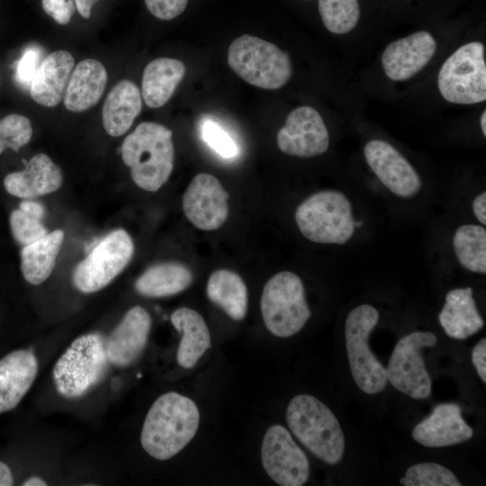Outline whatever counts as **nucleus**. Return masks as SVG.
<instances>
[{
    "mask_svg": "<svg viewBox=\"0 0 486 486\" xmlns=\"http://www.w3.org/2000/svg\"><path fill=\"white\" fill-rule=\"evenodd\" d=\"M199 422L200 413L194 400L174 392L162 394L147 413L141 446L153 458L168 460L194 438Z\"/></svg>",
    "mask_w": 486,
    "mask_h": 486,
    "instance_id": "nucleus-1",
    "label": "nucleus"
},
{
    "mask_svg": "<svg viewBox=\"0 0 486 486\" xmlns=\"http://www.w3.org/2000/svg\"><path fill=\"white\" fill-rule=\"evenodd\" d=\"M172 135L162 124L143 122L124 139L122 158L140 188L155 192L168 180L175 158Z\"/></svg>",
    "mask_w": 486,
    "mask_h": 486,
    "instance_id": "nucleus-2",
    "label": "nucleus"
},
{
    "mask_svg": "<svg viewBox=\"0 0 486 486\" xmlns=\"http://www.w3.org/2000/svg\"><path fill=\"white\" fill-rule=\"evenodd\" d=\"M286 422L299 441L320 461L334 465L344 454L345 436L333 412L310 394L293 397L286 410Z\"/></svg>",
    "mask_w": 486,
    "mask_h": 486,
    "instance_id": "nucleus-3",
    "label": "nucleus"
},
{
    "mask_svg": "<svg viewBox=\"0 0 486 486\" xmlns=\"http://www.w3.org/2000/svg\"><path fill=\"white\" fill-rule=\"evenodd\" d=\"M109 364L103 336L82 335L70 344L53 367L56 390L67 399L81 398L104 378Z\"/></svg>",
    "mask_w": 486,
    "mask_h": 486,
    "instance_id": "nucleus-4",
    "label": "nucleus"
},
{
    "mask_svg": "<svg viewBox=\"0 0 486 486\" xmlns=\"http://www.w3.org/2000/svg\"><path fill=\"white\" fill-rule=\"evenodd\" d=\"M228 64L247 83L266 90L283 87L292 73L287 53L249 34H243L230 43Z\"/></svg>",
    "mask_w": 486,
    "mask_h": 486,
    "instance_id": "nucleus-5",
    "label": "nucleus"
},
{
    "mask_svg": "<svg viewBox=\"0 0 486 486\" xmlns=\"http://www.w3.org/2000/svg\"><path fill=\"white\" fill-rule=\"evenodd\" d=\"M294 217L302 234L315 243L344 245L356 230L351 202L338 191L311 194L298 206Z\"/></svg>",
    "mask_w": 486,
    "mask_h": 486,
    "instance_id": "nucleus-6",
    "label": "nucleus"
},
{
    "mask_svg": "<svg viewBox=\"0 0 486 486\" xmlns=\"http://www.w3.org/2000/svg\"><path fill=\"white\" fill-rule=\"evenodd\" d=\"M260 308L266 328L278 338L298 333L311 315L302 281L290 271L279 272L267 281Z\"/></svg>",
    "mask_w": 486,
    "mask_h": 486,
    "instance_id": "nucleus-7",
    "label": "nucleus"
},
{
    "mask_svg": "<svg viewBox=\"0 0 486 486\" xmlns=\"http://www.w3.org/2000/svg\"><path fill=\"white\" fill-rule=\"evenodd\" d=\"M441 96L455 104L486 100L485 48L473 40L458 47L442 64L437 75Z\"/></svg>",
    "mask_w": 486,
    "mask_h": 486,
    "instance_id": "nucleus-8",
    "label": "nucleus"
},
{
    "mask_svg": "<svg viewBox=\"0 0 486 486\" xmlns=\"http://www.w3.org/2000/svg\"><path fill=\"white\" fill-rule=\"evenodd\" d=\"M379 320L377 310L369 304L354 308L345 322V342L352 377L367 394L383 391L387 384L385 367L370 350L368 338Z\"/></svg>",
    "mask_w": 486,
    "mask_h": 486,
    "instance_id": "nucleus-9",
    "label": "nucleus"
},
{
    "mask_svg": "<svg viewBox=\"0 0 486 486\" xmlns=\"http://www.w3.org/2000/svg\"><path fill=\"white\" fill-rule=\"evenodd\" d=\"M134 253L130 236L122 229L102 238L75 268L73 283L84 293L107 286L128 266Z\"/></svg>",
    "mask_w": 486,
    "mask_h": 486,
    "instance_id": "nucleus-10",
    "label": "nucleus"
},
{
    "mask_svg": "<svg viewBox=\"0 0 486 486\" xmlns=\"http://www.w3.org/2000/svg\"><path fill=\"white\" fill-rule=\"evenodd\" d=\"M436 341V335L428 331H415L401 338L385 368L387 381L412 399H428L431 395L432 382L421 351L434 346Z\"/></svg>",
    "mask_w": 486,
    "mask_h": 486,
    "instance_id": "nucleus-11",
    "label": "nucleus"
},
{
    "mask_svg": "<svg viewBox=\"0 0 486 486\" xmlns=\"http://www.w3.org/2000/svg\"><path fill=\"white\" fill-rule=\"evenodd\" d=\"M261 461L267 475L281 486H302L309 479L306 454L281 425L266 430L261 446Z\"/></svg>",
    "mask_w": 486,
    "mask_h": 486,
    "instance_id": "nucleus-12",
    "label": "nucleus"
},
{
    "mask_svg": "<svg viewBox=\"0 0 486 486\" xmlns=\"http://www.w3.org/2000/svg\"><path fill=\"white\" fill-rule=\"evenodd\" d=\"M279 149L290 156L312 158L325 153L329 134L320 112L303 105L292 110L276 136Z\"/></svg>",
    "mask_w": 486,
    "mask_h": 486,
    "instance_id": "nucleus-13",
    "label": "nucleus"
},
{
    "mask_svg": "<svg viewBox=\"0 0 486 486\" xmlns=\"http://www.w3.org/2000/svg\"><path fill=\"white\" fill-rule=\"evenodd\" d=\"M229 194L212 175L200 173L190 182L183 195V211L197 229L216 230L229 215Z\"/></svg>",
    "mask_w": 486,
    "mask_h": 486,
    "instance_id": "nucleus-14",
    "label": "nucleus"
},
{
    "mask_svg": "<svg viewBox=\"0 0 486 486\" xmlns=\"http://www.w3.org/2000/svg\"><path fill=\"white\" fill-rule=\"evenodd\" d=\"M364 156L382 184L397 196L410 198L419 192L418 174L389 142L382 140L368 141L364 148Z\"/></svg>",
    "mask_w": 486,
    "mask_h": 486,
    "instance_id": "nucleus-15",
    "label": "nucleus"
},
{
    "mask_svg": "<svg viewBox=\"0 0 486 486\" xmlns=\"http://www.w3.org/2000/svg\"><path fill=\"white\" fill-rule=\"evenodd\" d=\"M436 48L435 38L427 31L415 32L393 40L382 54L383 72L392 81H406L431 61Z\"/></svg>",
    "mask_w": 486,
    "mask_h": 486,
    "instance_id": "nucleus-16",
    "label": "nucleus"
},
{
    "mask_svg": "<svg viewBox=\"0 0 486 486\" xmlns=\"http://www.w3.org/2000/svg\"><path fill=\"white\" fill-rule=\"evenodd\" d=\"M151 328L148 312L140 306L130 309L121 322L104 338V348L110 364L126 367L142 354Z\"/></svg>",
    "mask_w": 486,
    "mask_h": 486,
    "instance_id": "nucleus-17",
    "label": "nucleus"
},
{
    "mask_svg": "<svg viewBox=\"0 0 486 486\" xmlns=\"http://www.w3.org/2000/svg\"><path fill=\"white\" fill-rule=\"evenodd\" d=\"M473 436V429L464 421L461 408L455 403H442L417 424L413 439L427 447H443L461 444Z\"/></svg>",
    "mask_w": 486,
    "mask_h": 486,
    "instance_id": "nucleus-18",
    "label": "nucleus"
},
{
    "mask_svg": "<svg viewBox=\"0 0 486 486\" xmlns=\"http://www.w3.org/2000/svg\"><path fill=\"white\" fill-rule=\"evenodd\" d=\"M63 182L60 168L43 153L33 156L25 168L8 174L4 179L5 190L22 199H32L59 189Z\"/></svg>",
    "mask_w": 486,
    "mask_h": 486,
    "instance_id": "nucleus-19",
    "label": "nucleus"
},
{
    "mask_svg": "<svg viewBox=\"0 0 486 486\" xmlns=\"http://www.w3.org/2000/svg\"><path fill=\"white\" fill-rule=\"evenodd\" d=\"M38 362L30 350H16L0 360V413L14 409L32 387Z\"/></svg>",
    "mask_w": 486,
    "mask_h": 486,
    "instance_id": "nucleus-20",
    "label": "nucleus"
},
{
    "mask_svg": "<svg viewBox=\"0 0 486 486\" xmlns=\"http://www.w3.org/2000/svg\"><path fill=\"white\" fill-rule=\"evenodd\" d=\"M75 60L70 52L56 50L39 66L30 85L32 98L45 107L57 106L63 98Z\"/></svg>",
    "mask_w": 486,
    "mask_h": 486,
    "instance_id": "nucleus-21",
    "label": "nucleus"
},
{
    "mask_svg": "<svg viewBox=\"0 0 486 486\" xmlns=\"http://www.w3.org/2000/svg\"><path fill=\"white\" fill-rule=\"evenodd\" d=\"M107 79V71L100 61L81 60L74 68L65 90V107L70 112H81L94 106L104 92Z\"/></svg>",
    "mask_w": 486,
    "mask_h": 486,
    "instance_id": "nucleus-22",
    "label": "nucleus"
},
{
    "mask_svg": "<svg viewBox=\"0 0 486 486\" xmlns=\"http://www.w3.org/2000/svg\"><path fill=\"white\" fill-rule=\"evenodd\" d=\"M438 320L446 334L454 339H465L480 331L484 321L477 310L472 289L448 292Z\"/></svg>",
    "mask_w": 486,
    "mask_h": 486,
    "instance_id": "nucleus-23",
    "label": "nucleus"
},
{
    "mask_svg": "<svg viewBox=\"0 0 486 486\" xmlns=\"http://www.w3.org/2000/svg\"><path fill=\"white\" fill-rule=\"evenodd\" d=\"M142 108V96L139 87L123 79L109 92L102 110L105 131L112 137L126 133Z\"/></svg>",
    "mask_w": 486,
    "mask_h": 486,
    "instance_id": "nucleus-24",
    "label": "nucleus"
},
{
    "mask_svg": "<svg viewBox=\"0 0 486 486\" xmlns=\"http://www.w3.org/2000/svg\"><path fill=\"white\" fill-rule=\"evenodd\" d=\"M170 320L181 334L177 363L184 368H192L212 346L207 324L200 313L187 307L176 310Z\"/></svg>",
    "mask_w": 486,
    "mask_h": 486,
    "instance_id": "nucleus-25",
    "label": "nucleus"
},
{
    "mask_svg": "<svg viewBox=\"0 0 486 486\" xmlns=\"http://www.w3.org/2000/svg\"><path fill=\"white\" fill-rule=\"evenodd\" d=\"M185 75V66L178 59L158 58L145 67L141 81V96L150 108L165 105Z\"/></svg>",
    "mask_w": 486,
    "mask_h": 486,
    "instance_id": "nucleus-26",
    "label": "nucleus"
},
{
    "mask_svg": "<svg viewBox=\"0 0 486 486\" xmlns=\"http://www.w3.org/2000/svg\"><path fill=\"white\" fill-rule=\"evenodd\" d=\"M64 240V232L56 230L26 245L21 251V270L31 284H42L51 274Z\"/></svg>",
    "mask_w": 486,
    "mask_h": 486,
    "instance_id": "nucleus-27",
    "label": "nucleus"
},
{
    "mask_svg": "<svg viewBox=\"0 0 486 486\" xmlns=\"http://www.w3.org/2000/svg\"><path fill=\"white\" fill-rule=\"evenodd\" d=\"M192 282L193 274L186 266L165 262L148 268L135 282V289L146 297H167L184 291Z\"/></svg>",
    "mask_w": 486,
    "mask_h": 486,
    "instance_id": "nucleus-28",
    "label": "nucleus"
},
{
    "mask_svg": "<svg viewBox=\"0 0 486 486\" xmlns=\"http://www.w3.org/2000/svg\"><path fill=\"white\" fill-rule=\"evenodd\" d=\"M208 298L234 320H241L248 311V294L243 279L229 269L214 271L206 286Z\"/></svg>",
    "mask_w": 486,
    "mask_h": 486,
    "instance_id": "nucleus-29",
    "label": "nucleus"
},
{
    "mask_svg": "<svg viewBox=\"0 0 486 486\" xmlns=\"http://www.w3.org/2000/svg\"><path fill=\"white\" fill-rule=\"evenodd\" d=\"M453 248L459 264L473 273H486V230L476 224L458 227L453 237Z\"/></svg>",
    "mask_w": 486,
    "mask_h": 486,
    "instance_id": "nucleus-30",
    "label": "nucleus"
},
{
    "mask_svg": "<svg viewBox=\"0 0 486 486\" xmlns=\"http://www.w3.org/2000/svg\"><path fill=\"white\" fill-rule=\"evenodd\" d=\"M319 13L326 29L334 34H346L360 19L358 0H318Z\"/></svg>",
    "mask_w": 486,
    "mask_h": 486,
    "instance_id": "nucleus-31",
    "label": "nucleus"
},
{
    "mask_svg": "<svg viewBox=\"0 0 486 486\" xmlns=\"http://www.w3.org/2000/svg\"><path fill=\"white\" fill-rule=\"evenodd\" d=\"M400 482L404 486L462 485L449 469L433 462H425L409 467Z\"/></svg>",
    "mask_w": 486,
    "mask_h": 486,
    "instance_id": "nucleus-32",
    "label": "nucleus"
},
{
    "mask_svg": "<svg viewBox=\"0 0 486 486\" xmlns=\"http://www.w3.org/2000/svg\"><path fill=\"white\" fill-rule=\"evenodd\" d=\"M32 135L30 120L21 114H8L0 120V154L6 148L18 151Z\"/></svg>",
    "mask_w": 486,
    "mask_h": 486,
    "instance_id": "nucleus-33",
    "label": "nucleus"
},
{
    "mask_svg": "<svg viewBox=\"0 0 486 486\" xmlns=\"http://www.w3.org/2000/svg\"><path fill=\"white\" fill-rule=\"evenodd\" d=\"M9 223L14 239L23 246L33 243L47 234V230L40 220L19 208L11 212Z\"/></svg>",
    "mask_w": 486,
    "mask_h": 486,
    "instance_id": "nucleus-34",
    "label": "nucleus"
},
{
    "mask_svg": "<svg viewBox=\"0 0 486 486\" xmlns=\"http://www.w3.org/2000/svg\"><path fill=\"white\" fill-rule=\"evenodd\" d=\"M202 138L204 142L217 154L225 158H234L238 153V147L232 137L219 124L212 121H205L201 128Z\"/></svg>",
    "mask_w": 486,
    "mask_h": 486,
    "instance_id": "nucleus-35",
    "label": "nucleus"
},
{
    "mask_svg": "<svg viewBox=\"0 0 486 486\" xmlns=\"http://www.w3.org/2000/svg\"><path fill=\"white\" fill-rule=\"evenodd\" d=\"M148 12L164 21L173 20L186 8L188 0H144Z\"/></svg>",
    "mask_w": 486,
    "mask_h": 486,
    "instance_id": "nucleus-36",
    "label": "nucleus"
},
{
    "mask_svg": "<svg viewBox=\"0 0 486 486\" xmlns=\"http://www.w3.org/2000/svg\"><path fill=\"white\" fill-rule=\"evenodd\" d=\"M43 11L57 23L68 24L75 12L73 0H41Z\"/></svg>",
    "mask_w": 486,
    "mask_h": 486,
    "instance_id": "nucleus-37",
    "label": "nucleus"
},
{
    "mask_svg": "<svg viewBox=\"0 0 486 486\" xmlns=\"http://www.w3.org/2000/svg\"><path fill=\"white\" fill-rule=\"evenodd\" d=\"M40 52L35 48L27 49L16 68V77L19 83L30 86L38 69Z\"/></svg>",
    "mask_w": 486,
    "mask_h": 486,
    "instance_id": "nucleus-38",
    "label": "nucleus"
},
{
    "mask_svg": "<svg viewBox=\"0 0 486 486\" xmlns=\"http://www.w3.org/2000/svg\"><path fill=\"white\" fill-rule=\"evenodd\" d=\"M472 364L480 378L486 382V339H481L473 347L472 353Z\"/></svg>",
    "mask_w": 486,
    "mask_h": 486,
    "instance_id": "nucleus-39",
    "label": "nucleus"
},
{
    "mask_svg": "<svg viewBox=\"0 0 486 486\" xmlns=\"http://www.w3.org/2000/svg\"><path fill=\"white\" fill-rule=\"evenodd\" d=\"M472 212L476 219L483 225L486 224V193L478 194L472 202Z\"/></svg>",
    "mask_w": 486,
    "mask_h": 486,
    "instance_id": "nucleus-40",
    "label": "nucleus"
},
{
    "mask_svg": "<svg viewBox=\"0 0 486 486\" xmlns=\"http://www.w3.org/2000/svg\"><path fill=\"white\" fill-rule=\"evenodd\" d=\"M19 209H21L25 213L39 219H41L45 215V209L42 204L33 202V201H22L19 204Z\"/></svg>",
    "mask_w": 486,
    "mask_h": 486,
    "instance_id": "nucleus-41",
    "label": "nucleus"
},
{
    "mask_svg": "<svg viewBox=\"0 0 486 486\" xmlns=\"http://www.w3.org/2000/svg\"><path fill=\"white\" fill-rule=\"evenodd\" d=\"M76 4V10L80 15L86 19H88L91 15L92 7L99 0H74Z\"/></svg>",
    "mask_w": 486,
    "mask_h": 486,
    "instance_id": "nucleus-42",
    "label": "nucleus"
},
{
    "mask_svg": "<svg viewBox=\"0 0 486 486\" xmlns=\"http://www.w3.org/2000/svg\"><path fill=\"white\" fill-rule=\"evenodd\" d=\"M14 478L8 465L0 462V486L13 485Z\"/></svg>",
    "mask_w": 486,
    "mask_h": 486,
    "instance_id": "nucleus-43",
    "label": "nucleus"
},
{
    "mask_svg": "<svg viewBox=\"0 0 486 486\" xmlns=\"http://www.w3.org/2000/svg\"><path fill=\"white\" fill-rule=\"evenodd\" d=\"M23 486H46L47 483L41 478L33 476L26 480L23 483Z\"/></svg>",
    "mask_w": 486,
    "mask_h": 486,
    "instance_id": "nucleus-44",
    "label": "nucleus"
},
{
    "mask_svg": "<svg viewBox=\"0 0 486 486\" xmlns=\"http://www.w3.org/2000/svg\"><path fill=\"white\" fill-rule=\"evenodd\" d=\"M485 122H486V112L483 111V112L481 115L480 124H481L482 131L484 136H486V123Z\"/></svg>",
    "mask_w": 486,
    "mask_h": 486,
    "instance_id": "nucleus-45",
    "label": "nucleus"
}]
</instances>
